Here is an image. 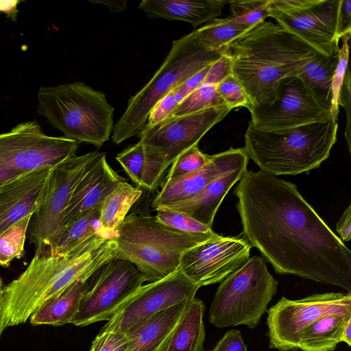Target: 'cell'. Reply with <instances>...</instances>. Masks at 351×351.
Listing matches in <instances>:
<instances>
[{"mask_svg":"<svg viewBox=\"0 0 351 351\" xmlns=\"http://www.w3.org/2000/svg\"><path fill=\"white\" fill-rule=\"evenodd\" d=\"M178 105L173 92H170L153 107L144 128L152 127L172 117Z\"/></svg>","mask_w":351,"mask_h":351,"instance_id":"ab89813d","label":"cell"},{"mask_svg":"<svg viewBox=\"0 0 351 351\" xmlns=\"http://www.w3.org/2000/svg\"><path fill=\"white\" fill-rule=\"evenodd\" d=\"M21 175L23 174H20L12 171L0 170V184L18 177Z\"/></svg>","mask_w":351,"mask_h":351,"instance_id":"681fc988","label":"cell"},{"mask_svg":"<svg viewBox=\"0 0 351 351\" xmlns=\"http://www.w3.org/2000/svg\"><path fill=\"white\" fill-rule=\"evenodd\" d=\"M156 211L155 218L164 225L175 230L193 234L213 232L210 227L184 213L167 209H159Z\"/></svg>","mask_w":351,"mask_h":351,"instance_id":"836d02e7","label":"cell"},{"mask_svg":"<svg viewBox=\"0 0 351 351\" xmlns=\"http://www.w3.org/2000/svg\"><path fill=\"white\" fill-rule=\"evenodd\" d=\"M80 143L45 134L36 121L21 123L0 134V170L20 174L53 167L75 155Z\"/></svg>","mask_w":351,"mask_h":351,"instance_id":"7c38bea8","label":"cell"},{"mask_svg":"<svg viewBox=\"0 0 351 351\" xmlns=\"http://www.w3.org/2000/svg\"><path fill=\"white\" fill-rule=\"evenodd\" d=\"M251 248L242 237L217 234L184 252L179 268L199 287L221 282L247 262Z\"/></svg>","mask_w":351,"mask_h":351,"instance_id":"e0dca14e","label":"cell"},{"mask_svg":"<svg viewBox=\"0 0 351 351\" xmlns=\"http://www.w3.org/2000/svg\"><path fill=\"white\" fill-rule=\"evenodd\" d=\"M1 289H0V290H1ZM1 296H0V337H1L2 332L3 331V330L2 328V325H1Z\"/></svg>","mask_w":351,"mask_h":351,"instance_id":"f907efd6","label":"cell"},{"mask_svg":"<svg viewBox=\"0 0 351 351\" xmlns=\"http://www.w3.org/2000/svg\"><path fill=\"white\" fill-rule=\"evenodd\" d=\"M336 230L340 235L341 240L349 241L351 239V205L344 210L339 219Z\"/></svg>","mask_w":351,"mask_h":351,"instance_id":"bcb514c9","label":"cell"},{"mask_svg":"<svg viewBox=\"0 0 351 351\" xmlns=\"http://www.w3.org/2000/svg\"><path fill=\"white\" fill-rule=\"evenodd\" d=\"M267 311L269 348L297 350L309 324L326 315L351 313V292L315 293L299 300L282 297Z\"/></svg>","mask_w":351,"mask_h":351,"instance_id":"4fadbf2b","label":"cell"},{"mask_svg":"<svg viewBox=\"0 0 351 351\" xmlns=\"http://www.w3.org/2000/svg\"><path fill=\"white\" fill-rule=\"evenodd\" d=\"M115 236L97 234L63 254L35 251L27 268L0 290L3 330L24 324L47 300L114 259Z\"/></svg>","mask_w":351,"mask_h":351,"instance_id":"7a4b0ae2","label":"cell"},{"mask_svg":"<svg viewBox=\"0 0 351 351\" xmlns=\"http://www.w3.org/2000/svg\"><path fill=\"white\" fill-rule=\"evenodd\" d=\"M339 58V54L326 56L318 53L301 69L297 77L317 96L330 101L331 84Z\"/></svg>","mask_w":351,"mask_h":351,"instance_id":"83f0119b","label":"cell"},{"mask_svg":"<svg viewBox=\"0 0 351 351\" xmlns=\"http://www.w3.org/2000/svg\"><path fill=\"white\" fill-rule=\"evenodd\" d=\"M199 288L179 268L165 278L142 285L101 330L125 332L164 310L183 301L192 300Z\"/></svg>","mask_w":351,"mask_h":351,"instance_id":"2e32d148","label":"cell"},{"mask_svg":"<svg viewBox=\"0 0 351 351\" xmlns=\"http://www.w3.org/2000/svg\"><path fill=\"white\" fill-rule=\"evenodd\" d=\"M278 284L262 256L250 258L221 282L209 309V322L219 328L239 325L254 328L276 295Z\"/></svg>","mask_w":351,"mask_h":351,"instance_id":"ba28073f","label":"cell"},{"mask_svg":"<svg viewBox=\"0 0 351 351\" xmlns=\"http://www.w3.org/2000/svg\"><path fill=\"white\" fill-rule=\"evenodd\" d=\"M229 3L223 0H143L138 8L149 18L182 21L196 27L221 16Z\"/></svg>","mask_w":351,"mask_h":351,"instance_id":"603a6c76","label":"cell"},{"mask_svg":"<svg viewBox=\"0 0 351 351\" xmlns=\"http://www.w3.org/2000/svg\"><path fill=\"white\" fill-rule=\"evenodd\" d=\"M205 306L198 299L192 300L176 326L165 351H204Z\"/></svg>","mask_w":351,"mask_h":351,"instance_id":"484cf974","label":"cell"},{"mask_svg":"<svg viewBox=\"0 0 351 351\" xmlns=\"http://www.w3.org/2000/svg\"><path fill=\"white\" fill-rule=\"evenodd\" d=\"M348 34H351V1L341 0L339 14L338 36L341 38Z\"/></svg>","mask_w":351,"mask_h":351,"instance_id":"f6af8a7d","label":"cell"},{"mask_svg":"<svg viewBox=\"0 0 351 351\" xmlns=\"http://www.w3.org/2000/svg\"><path fill=\"white\" fill-rule=\"evenodd\" d=\"M210 158L195 145L182 152L171 165L165 181L185 176L203 167Z\"/></svg>","mask_w":351,"mask_h":351,"instance_id":"e575fe53","label":"cell"},{"mask_svg":"<svg viewBox=\"0 0 351 351\" xmlns=\"http://www.w3.org/2000/svg\"><path fill=\"white\" fill-rule=\"evenodd\" d=\"M227 106L217 90V86L202 84L179 104L172 116L193 114L206 109Z\"/></svg>","mask_w":351,"mask_h":351,"instance_id":"1f68e13d","label":"cell"},{"mask_svg":"<svg viewBox=\"0 0 351 351\" xmlns=\"http://www.w3.org/2000/svg\"><path fill=\"white\" fill-rule=\"evenodd\" d=\"M53 167L39 169L0 184V234L38 210L47 196Z\"/></svg>","mask_w":351,"mask_h":351,"instance_id":"d6986e66","label":"cell"},{"mask_svg":"<svg viewBox=\"0 0 351 351\" xmlns=\"http://www.w3.org/2000/svg\"><path fill=\"white\" fill-rule=\"evenodd\" d=\"M242 238L279 274L351 292V252L293 183L246 171L234 191Z\"/></svg>","mask_w":351,"mask_h":351,"instance_id":"6da1fadb","label":"cell"},{"mask_svg":"<svg viewBox=\"0 0 351 351\" xmlns=\"http://www.w3.org/2000/svg\"><path fill=\"white\" fill-rule=\"evenodd\" d=\"M116 160L121 165L130 179L138 186H142V177L145 162V151L143 143L128 146L116 156Z\"/></svg>","mask_w":351,"mask_h":351,"instance_id":"d590c367","label":"cell"},{"mask_svg":"<svg viewBox=\"0 0 351 351\" xmlns=\"http://www.w3.org/2000/svg\"><path fill=\"white\" fill-rule=\"evenodd\" d=\"M217 90L224 103L232 109L251 106L249 98L239 81L231 74L217 86Z\"/></svg>","mask_w":351,"mask_h":351,"instance_id":"74e56055","label":"cell"},{"mask_svg":"<svg viewBox=\"0 0 351 351\" xmlns=\"http://www.w3.org/2000/svg\"><path fill=\"white\" fill-rule=\"evenodd\" d=\"M218 234L186 233L158 221L155 217L131 213L116 230L114 258L128 261L152 282L179 269L181 256L186 250Z\"/></svg>","mask_w":351,"mask_h":351,"instance_id":"5b68a950","label":"cell"},{"mask_svg":"<svg viewBox=\"0 0 351 351\" xmlns=\"http://www.w3.org/2000/svg\"><path fill=\"white\" fill-rule=\"evenodd\" d=\"M350 34L345 35L341 38L342 45L339 49V62L334 74L330 90V112L332 118L337 121L339 113V100L341 89L343 83L345 74L348 67L349 40Z\"/></svg>","mask_w":351,"mask_h":351,"instance_id":"8d00e7d4","label":"cell"},{"mask_svg":"<svg viewBox=\"0 0 351 351\" xmlns=\"http://www.w3.org/2000/svg\"><path fill=\"white\" fill-rule=\"evenodd\" d=\"M247 167V164L240 165L212 181L195 197L159 209L184 213L212 228L215 216L224 197L233 185L239 181Z\"/></svg>","mask_w":351,"mask_h":351,"instance_id":"44dd1931","label":"cell"},{"mask_svg":"<svg viewBox=\"0 0 351 351\" xmlns=\"http://www.w3.org/2000/svg\"><path fill=\"white\" fill-rule=\"evenodd\" d=\"M228 106L172 116L138 134L145 151L142 187L154 190L162 176L182 152L200 139L231 110Z\"/></svg>","mask_w":351,"mask_h":351,"instance_id":"9c48e42d","label":"cell"},{"mask_svg":"<svg viewBox=\"0 0 351 351\" xmlns=\"http://www.w3.org/2000/svg\"><path fill=\"white\" fill-rule=\"evenodd\" d=\"M89 280H77L47 300L30 316V323L56 326L71 324Z\"/></svg>","mask_w":351,"mask_h":351,"instance_id":"cb8c5ba5","label":"cell"},{"mask_svg":"<svg viewBox=\"0 0 351 351\" xmlns=\"http://www.w3.org/2000/svg\"><path fill=\"white\" fill-rule=\"evenodd\" d=\"M191 301L176 304L128 330L125 332L129 339L127 351H165Z\"/></svg>","mask_w":351,"mask_h":351,"instance_id":"7402d4cb","label":"cell"},{"mask_svg":"<svg viewBox=\"0 0 351 351\" xmlns=\"http://www.w3.org/2000/svg\"><path fill=\"white\" fill-rule=\"evenodd\" d=\"M142 191L125 180L119 182L104 199L98 223L101 232L108 236L116 234L131 207L141 196Z\"/></svg>","mask_w":351,"mask_h":351,"instance_id":"4316f807","label":"cell"},{"mask_svg":"<svg viewBox=\"0 0 351 351\" xmlns=\"http://www.w3.org/2000/svg\"><path fill=\"white\" fill-rule=\"evenodd\" d=\"M248 160L243 147H231L211 155L209 160L198 170L165 181L153 199L152 207L157 210L162 206L189 199L214 180L240 165L248 164Z\"/></svg>","mask_w":351,"mask_h":351,"instance_id":"ac0fdd59","label":"cell"},{"mask_svg":"<svg viewBox=\"0 0 351 351\" xmlns=\"http://www.w3.org/2000/svg\"><path fill=\"white\" fill-rule=\"evenodd\" d=\"M210 66V65L204 68L199 72L193 75L172 90L179 104L181 103L190 93L202 84V82L209 70Z\"/></svg>","mask_w":351,"mask_h":351,"instance_id":"ee69618b","label":"cell"},{"mask_svg":"<svg viewBox=\"0 0 351 351\" xmlns=\"http://www.w3.org/2000/svg\"><path fill=\"white\" fill-rule=\"evenodd\" d=\"M350 73L348 67L343 83L341 89L339 105L344 108L346 114V125L345 130V138L349 152H351L350 138V114H351V93H350Z\"/></svg>","mask_w":351,"mask_h":351,"instance_id":"b9f144b4","label":"cell"},{"mask_svg":"<svg viewBox=\"0 0 351 351\" xmlns=\"http://www.w3.org/2000/svg\"><path fill=\"white\" fill-rule=\"evenodd\" d=\"M338 123L332 118L280 130L263 131L250 123L243 147L260 171L272 176H295L318 168L337 141Z\"/></svg>","mask_w":351,"mask_h":351,"instance_id":"277c9868","label":"cell"},{"mask_svg":"<svg viewBox=\"0 0 351 351\" xmlns=\"http://www.w3.org/2000/svg\"><path fill=\"white\" fill-rule=\"evenodd\" d=\"M351 313L321 317L302 332L298 349L302 351H333L341 342L342 334Z\"/></svg>","mask_w":351,"mask_h":351,"instance_id":"d4e9b609","label":"cell"},{"mask_svg":"<svg viewBox=\"0 0 351 351\" xmlns=\"http://www.w3.org/2000/svg\"><path fill=\"white\" fill-rule=\"evenodd\" d=\"M33 215L32 213L23 217L0 234V266L8 267L13 260L23 256L27 232Z\"/></svg>","mask_w":351,"mask_h":351,"instance_id":"4dcf8cb0","label":"cell"},{"mask_svg":"<svg viewBox=\"0 0 351 351\" xmlns=\"http://www.w3.org/2000/svg\"><path fill=\"white\" fill-rule=\"evenodd\" d=\"M341 342L346 343L348 346H351V319H350L343 331Z\"/></svg>","mask_w":351,"mask_h":351,"instance_id":"c3c4849f","label":"cell"},{"mask_svg":"<svg viewBox=\"0 0 351 351\" xmlns=\"http://www.w3.org/2000/svg\"><path fill=\"white\" fill-rule=\"evenodd\" d=\"M210 351H247L241 332L239 330H228Z\"/></svg>","mask_w":351,"mask_h":351,"instance_id":"7bdbcfd3","label":"cell"},{"mask_svg":"<svg viewBox=\"0 0 351 351\" xmlns=\"http://www.w3.org/2000/svg\"><path fill=\"white\" fill-rule=\"evenodd\" d=\"M124 180L109 165L105 153L76 187L65 211L62 232L82 215L100 206L105 197Z\"/></svg>","mask_w":351,"mask_h":351,"instance_id":"ffe728a7","label":"cell"},{"mask_svg":"<svg viewBox=\"0 0 351 351\" xmlns=\"http://www.w3.org/2000/svg\"><path fill=\"white\" fill-rule=\"evenodd\" d=\"M228 53L232 75L254 107L271 104L281 81L297 76L319 53L278 23L266 21L234 41Z\"/></svg>","mask_w":351,"mask_h":351,"instance_id":"3957f363","label":"cell"},{"mask_svg":"<svg viewBox=\"0 0 351 351\" xmlns=\"http://www.w3.org/2000/svg\"><path fill=\"white\" fill-rule=\"evenodd\" d=\"M341 0H270L269 17L326 56L339 53V14Z\"/></svg>","mask_w":351,"mask_h":351,"instance_id":"8fae6325","label":"cell"},{"mask_svg":"<svg viewBox=\"0 0 351 351\" xmlns=\"http://www.w3.org/2000/svg\"><path fill=\"white\" fill-rule=\"evenodd\" d=\"M100 206L86 213L69 225L62 232L54 245L48 251L55 254H63L95 234H104L101 232L98 223Z\"/></svg>","mask_w":351,"mask_h":351,"instance_id":"f1b7e54d","label":"cell"},{"mask_svg":"<svg viewBox=\"0 0 351 351\" xmlns=\"http://www.w3.org/2000/svg\"><path fill=\"white\" fill-rule=\"evenodd\" d=\"M251 29L234 22L230 17L217 18L194 30V32L208 49L220 51L227 49L234 41Z\"/></svg>","mask_w":351,"mask_h":351,"instance_id":"f546056e","label":"cell"},{"mask_svg":"<svg viewBox=\"0 0 351 351\" xmlns=\"http://www.w3.org/2000/svg\"><path fill=\"white\" fill-rule=\"evenodd\" d=\"M104 154L94 151L74 155L53 167L45 199L30 222L29 241L35 251L49 250L56 243L76 187Z\"/></svg>","mask_w":351,"mask_h":351,"instance_id":"30bf717a","label":"cell"},{"mask_svg":"<svg viewBox=\"0 0 351 351\" xmlns=\"http://www.w3.org/2000/svg\"><path fill=\"white\" fill-rule=\"evenodd\" d=\"M21 2L20 0H0V13L15 22L19 13L18 5Z\"/></svg>","mask_w":351,"mask_h":351,"instance_id":"7dc6e473","label":"cell"},{"mask_svg":"<svg viewBox=\"0 0 351 351\" xmlns=\"http://www.w3.org/2000/svg\"><path fill=\"white\" fill-rule=\"evenodd\" d=\"M37 99L38 113L67 138L99 148L112 135L114 108L102 92L82 82L41 86Z\"/></svg>","mask_w":351,"mask_h":351,"instance_id":"52a82bcc","label":"cell"},{"mask_svg":"<svg viewBox=\"0 0 351 351\" xmlns=\"http://www.w3.org/2000/svg\"><path fill=\"white\" fill-rule=\"evenodd\" d=\"M330 101L317 96L297 77L281 81L269 105L250 106L249 123L255 129L274 131L324 122L332 118Z\"/></svg>","mask_w":351,"mask_h":351,"instance_id":"9a60e30c","label":"cell"},{"mask_svg":"<svg viewBox=\"0 0 351 351\" xmlns=\"http://www.w3.org/2000/svg\"><path fill=\"white\" fill-rule=\"evenodd\" d=\"M231 74L232 63L227 49L216 61L210 64L202 84L217 86Z\"/></svg>","mask_w":351,"mask_h":351,"instance_id":"60d3db41","label":"cell"},{"mask_svg":"<svg viewBox=\"0 0 351 351\" xmlns=\"http://www.w3.org/2000/svg\"><path fill=\"white\" fill-rule=\"evenodd\" d=\"M128 346L129 339L125 332L101 330L89 351H127Z\"/></svg>","mask_w":351,"mask_h":351,"instance_id":"f35d334b","label":"cell"},{"mask_svg":"<svg viewBox=\"0 0 351 351\" xmlns=\"http://www.w3.org/2000/svg\"><path fill=\"white\" fill-rule=\"evenodd\" d=\"M270 0L230 1L231 19L250 29L269 17Z\"/></svg>","mask_w":351,"mask_h":351,"instance_id":"d6a6232c","label":"cell"},{"mask_svg":"<svg viewBox=\"0 0 351 351\" xmlns=\"http://www.w3.org/2000/svg\"><path fill=\"white\" fill-rule=\"evenodd\" d=\"M228 48L220 51L208 49L197 38L194 31L173 40L160 67L128 101L125 111L114 125L112 142L119 145L138 135L146 124L149 112L160 99L193 75L213 64Z\"/></svg>","mask_w":351,"mask_h":351,"instance_id":"8992f818","label":"cell"},{"mask_svg":"<svg viewBox=\"0 0 351 351\" xmlns=\"http://www.w3.org/2000/svg\"><path fill=\"white\" fill-rule=\"evenodd\" d=\"M145 282L130 262L119 258L108 261L88 280L71 324L82 327L108 321Z\"/></svg>","mask_w":351,"mask_h":351,"instance_id":"5bb4252c","label":"cell"}]
</instances>
